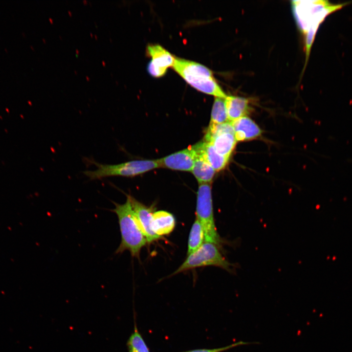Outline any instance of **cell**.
Instances as JSON below:
<instances>
[{
	"label": "cell",
	"instance_id": "cell-7",
	"mask_svg": "<svg viewBox=\"0 0 352 352\" xmlns=\"http://www.w3.org/2000/svg\"><path fill=\"white\" fill-rule=\"evenodd\" d=\"M292 3L296 20L301 30L306 34L312 22L330 2L328 0H298Z\"/></svg>",
	"mask_w": 352,
	"mask_h": 352
},
{
	"label": "cell",
	"instance_id": "cell-15",
	"mask_svg": "<svg viewBox=\"0 0 352 352\" xmlns=\"http://www.w3.org/2000/svg\"><path fill=\"white\" fill-rule=\"evenodd\" d=\"M191 172L199 184L210 183L216 172L201 156L197 154Z\"/></svg>",
	"mask_w": 352,
	"mask_h": 352
},
{
	"label": "cell",
	"instance_id": "cell-13",
	"mask_svg": "<svg viewBox=\"0 0 352 352\" xmlns=\"http://www.w3.org/2000/svg\"><path fill=\"white\" fill-rule=\"evenodd\" d=\"M228 120L234 121L246 116L252 110L250 100L242 97L229 95L225 98Z\"/></svg>",
	"mask_w": 352,
	"mask_h": 352
},
{
	"label": "cell",
	"instance_id": "cell-11",
	"mask_svg": "<svg viewBox=\"0 0 352 352\" xmlns=\"http://www.w3.org/2000/svg\"><path fill=\"white\" fill-rule=\"evenodd\" d=\"M197 154L201 157L215 170L220 171L227 165L229 158L220 154L212 144L204 140L193 145Z\"/></svg>",
	"mask_w": 352,
	"mask_h": 352
},
{
	"label": "cell",
	"instance_id": "cell-2",
	"mask_svg": "<svg viewBox=\"0 0 352 352\" xmlns=\"http://www.w3.org/2000/svg\"><path fill=\"white\" fill-rule=\"evenodd\" d=\"M173 67L188 83L199 91L225 98L227 95L216 82L212 71L190 60L175 57Z\"/></svg>",
	"mask_w": 352,
	"mask_h": 352
},
{
	"label": "cell",
	"instance_id": "cell-16",
	"mask_svg": "<svg viewBox=\"0 0 352 352\" xmlns=\"http://www.w3.org/2000/svg\"><path fill=\"white\" fill-rule=\"evenodd\" d=\"M204 231L200 221L196 219L191 227L188 241L187 255L198 249L203 243Z\"/></svg>",
	"mask_w": 352,
	"mask_h": 352
},
{
	"label": "cell",
	"instance_id": "cell-8",
	"mask_svg": "<svg viewBox=\"0 0 352 352\" xmlns=\"http://www.w3.org/2000/svg\"><path fill=\"white\" fill-rule=\"evenodd\" d=\"M147 52L152 58L148 64V70L153 77H160L163 76L167 68L173 66L175 57L160 45L149 44L147 46Z\"/></svg>",
	"mask_w": 352,
	"mask_h": 352
},
{
	"label": "cell",
	"instance_id": "cell-19",
	"mask_svg": "<svg viewBox=\"0 0 352 352\" xmlns=\"http://www.w3.org/2000/svg\"><path fill=\"white\" fill-rule=\"evenodd\" d=\"M248 344H250V343L243 342V341H239L237 342H236L235 343L232 344L231 345L220 347V348H214V349H196L193 350H190L188 351H185L183 352H222L228 350H229L232 348L241 346V345H247Z\"/></svg>",
	"mask_w": 352,
	"mask_h": 352
},
{
	"label": "cell",
	"instance_id": "cell-4",
	"mask_svg": "<svg viewBox=\"0 0 352 352\" xmlns=\"http://www.w3.org/2000/svg\"><path fill=\"white\" fill-rule=\"evenodd\" d=\"M205 266H217L229 272H232L234 267L223 256L219 246L205 242L198 249L188 255L184 262L170 276Z\"/></svg>",
	"mask_w": 352,
	"mask_h": 352
},
{
	"label": "cell",
	"instance_id": "cell-3",
	"mask_svg": "<svg viewBox=\"0 0 352 352\" xmlns=\"http://www.w3.org/2000/svg\"><path fill=\"white\" fill-rule=\"evenodd\" d=\"M97 169L87 170L83 174L90 180L101 179L110 176L132 177L160 167L158 159L132 160L118 164H105L86 158Z\"/></svg>",
	"mask_w": 352,
	"mask_h": 352
},
{
	"label": "cell",
	"instance_id": "cell-6",
	"mask_svg": "<svg viewBox=\"0 0 352 352\" xmlns=\"http://www.w3.org/2000/svg\"><path fill=\"white\" fill-rule=\"evenodd\" d=\"M204 140L213 146L220 154L230 158L236 144L233 127L230 122L210 123Z\"/></svg>",
	"mask_w": 352,
	"mask_h": 352
},
{
	"label": "cell",
	"instance_id": "cell-10",
	"mask_svg": "<svg viewBox=\"0 0 352 352\" xmlns=\"http://www.w3.org/2000/svg\"><path fill=\"white\" fill-rule=\"evenodd\" d=\"M193 146L158 159L160 167L174 170L191 171L196 158Z\"/></svg>",
	"mask_w": 352,
	"mask_h": 352
},
{
	"label": "cell",
	"instance_id": "cell-9",
	"mask_svg": "<svg viewBox=\"0 0 352 352\" xmlns=\"http://www.w3.org/2000/svg\"><path fill=\"white\" fill-rule=\"evenodd\" d=\"M127 195L148 243H151L161 238L154 233L152 229L153 215L154 212V207L147 206L130 195Z\"/></svg>",
	"mask_w": 352,
	"mask_h": 352
},
{
	"label": "cell",
	"instance_id": "cell-1",
	"mask_svg": "<svg viewBox=\"0 0 352 352\" xmlns=\"http://www.w3.org/2000/svg\"><path fill=\"white\" fill-rule=\"evenodd\" d=\"M115 208L111 211L118 218L121 234V242L115 251L117 254L129 251L132 256L139 259L141 249L148 243L127 195L123 204L113 202Z\"/></svg>",
	"mask_w": 352,
	"mask_h": 352
},
{
	"label": "cell",
	"instance_id": "cell-12",
	"mask_svg": "<svg viewBox=\"0 0 352 352\" xmlns=\"http://www.w3.org/2000/svg\"><path fill=\"white\" fill-rule=\"evenodd\" d=\"M230 122L233 127L237 141L253 139L262 134L259 127L247 116L242 117Z\"/></svg>",
	"mask_w": 352,
	"mask_h": 352
},
{
	"label": "cell",
	"instance_id": "cell-14",
	"mask_svg": "<svg viewBox=\"0 0 352 352\" xmlns=\"http://www.w3.org/2000/svg\"><path fill=\"white\" fill-rule=\"evenodd\" d=\"M176 219L171 213L159 210L153 215L152 229L154 233L161 237L170 234L176 226Z\"/></svg>",
	"mask_w": 352,
	"mask_h": 352
},
{
	"label": "cell",
	"instance_id": "cell-17",
	"mask_svg": "<svg viewBox=\"0 0 352 352\" xmlns=\"http://www.w3.org/2000/svg\"><path fill=\"white\" fill-rule=\"evenodd\" d=\"M229 121L225 98L216 97L213 105L210 123L221 124Z\"/></svg>",
	"mask_w": 352,
	"mask_h": 352
},
{
	"label": "cell",
	"instance_id": "cell-18",
	"mask_svg": "<svg viewBox=\"0 0 352 352\" xmlns=\"http://www.w3.org/2000/svg\"><path fill=\"white\" fill-rule=\"evenodd\" d=\"M129 352H150L136 324L134 323L133 332L130 336L127 343Z\"/></svg>",
	"mask_w": 352,
	"mask_h": 352
},
{
	"label": "cell",
	"instance_id": "cell-5",
	"mask_svg": "<svg viewBox=\"0 0 352 352\" xmlns=\"http://www.w3.org/2000/svg\"><path fill=\"white\" fill-rule=\"evenodd\" d=\"M196 212V219L200 221L204 229V241L220 246L222 242L215 225L210 183L199 184Z\"/></svg>",
	"mask_w": 352,
	"mask_h": 352
}]
</instances>
